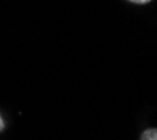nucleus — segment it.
I'll use <instances>...</instances> for the list:
<instances>
[{
  "label": "nucleus",
  "mask_w": 157,
  "mask_h": 140,
  "mask_svg": "<svg viewBox=\"0 0 157 140\" xmlns=\"http://www.w3.org/2000/svg\"><path fill=\"white\" fill-rule=\"evenodd\" d=\"M140 140H157V129H147V131H144Z\"/></svg>",
  "instance_id": "obj_1"
},
{
  "label": "nucleus",
  "mask_w": 157,
  "mask_h": 140,
  "mask_svg": "<svg viewBox=\"0 0 157 140\" xmlns=\"http://www.w3.org/2000/svg\"><path fill=\"white\" fill-rule=\"evenodd\" d=\"M0 126H2V122H0Z\"/></svg>",
  "instance_id": "obj_3"
},
{
  "label": "nucleus",
  "mask_w": 157,
  "mask_h": 140,
  "mask_svg": "<svg viewBox=\"0 0 157 140\" xmlns=\"http://www.w3.org/2000/svg\"><path fill=\"white\" fill-rule=\"evenodd\" d=\"M129 2L136 3V4H146V3H149V2H151V0H129Z\"/></svg>",
  "instance_id": "obj_2"
}]
</instances>
